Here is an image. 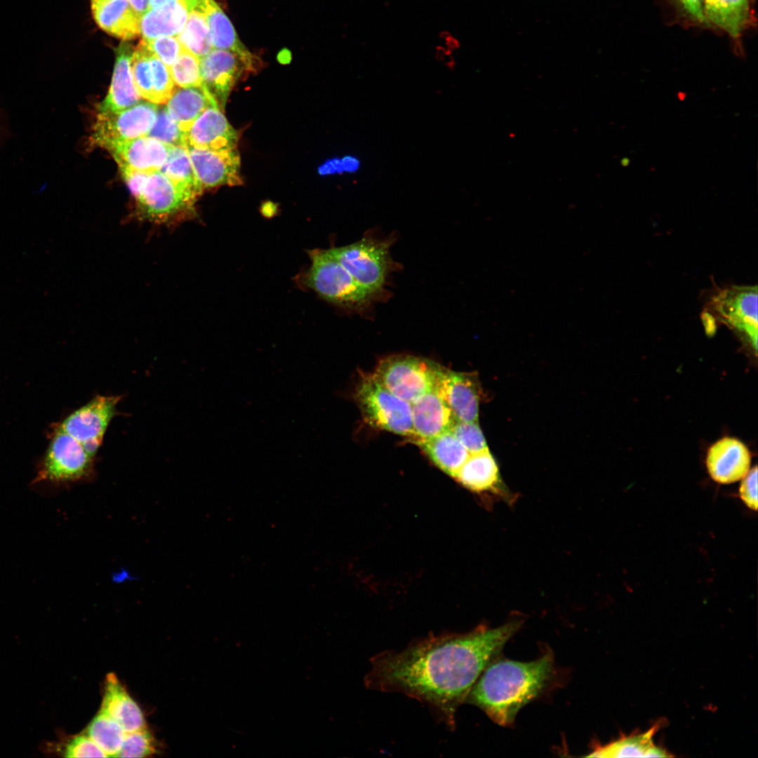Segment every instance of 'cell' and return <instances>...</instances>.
<instances>
[{"label":"cell","mask_w":758,"mask_h":758,"mask_svg":"<svg viewBox=\"0 0 758 758\" xmlns=\"http://www.w3.org/2000/svg\"><path fill=\"white\" fill-rule=\"evenodd\" d=\"M521 624L514 620L496 628L480 625L466 633L430 634L399 651H383L371 658L365 685L425 703L453 729L457 709Z\"/></svg>","instance_id":"cell-1"},{"label":"cell","mask_w":758,"mask_h":758,"mask_svg":"<svg viewBox=\"0 0 758 758\" xmlns=\"http://www.w3.org/2000/svg\"><path fill=\"white\" fill-rule=\"evenodd\" d=\"M553 668L550 651L530 662L493 660L477 680L466 701L481 709L496 724L510 726L519 711L546 687Z\"/></svg>","instance_id":"cell-2"},{"label":"cell","mask_w":758,"mask_h":758,"mask_svg":"<svg viewBox=\"0 0 758 758\" xmlns=\"http://www.w3.org/2000/svg\"><path fill=\"white\" fill-rule=\"evenodd\" d=\"M394 241V235L382 237L370 230L352 244L329 249L354 279L380 302L390 298L389 277L399 269L390 253Z\"/></svg>","instance_id":"cell-3"},{"label":"cell","mask_w":758,"mask_h":758,"mask_svg":"<svg viewBox=\"0 0 758 758\" xmlns=\"http://www.w3.org/2000/svg\"><path fill=\"white\" fill-rule=\"evenodd\" d=\"M311 265L302 275L304 286L348 312L371 314L376 300L342 265L330 249L309 251Z\"/></svg>","instance_id":"cell-4"},{"label":"cell","mask_w":758,"mask_h":758,"mask_svg":"<svg viewBox=\"0 0 758 758\" xmlns=\"http://www.w3.org/2000/svg\"><path fill=\"white\" fill-rule=\"evenodd\" d=\"M354 399L364 421L370 426L410 440L414 437L411 403L390 392L373 373L360 376Z\"/></svg>","instance_id":"cell-5"},{"label":"cell","mask_w":758,"mask_h":758,"mask_svg":"<svg viewBox=\"0 0 758 758\" xmlns=\"http://www.w3.org/2000/svg\"><path fill=\"white\" fill-rule=\"evenodd\" d=\"M140 219L171 224L192 213L195 199L182 192L160 171L149 173L134 196Z\"/></svg>","instance_id":"cell-6"},{"label":"cell","mask_w":758,"mask_h":758,"mask_svg":"<svg viewBox=\"0 0 758 758\" xmlns=\"http://www.w3.org/2000/svg\"><path fill=\"white\" fill-rule=\"evenodd\" d=\"M439 366L415 356L395 354L382 359L373 374L394 394L412 403L434 389Z\"/></svg>","instance_id":"cell-7"},{"label":"cell","mask_w":758,"mask_h":758,"mask_svg":"<svg viewBox=\"0 0 758 758\" xmlns=\"http://www.w3.org/2000/svg\"><path fill=\"white\" fill-rule=\"evenodd\" d=\"M158 105L140 101L121 111H98L92 134L94 144L107 148L121 141L147 136L157 117Z\"/></svg>","instance_id":"cell-8"},{"label":"cell","mask_w":758,"mask_h":758,"mask_svg":"<svg viewBox=\"0 0 758 758\" xmlns=\"http://www.w3.org/2000/svg\"><path fill=\"white\" fill-rule=\"evenodd\" d=\"M93 463L83 445L58 427L36 480L59 483L85 479L93 474Z\"/></svg>","instance_id":"cell-9"},{"label":"cell","mask_w":758,"mask_h":758,"mask_svg":"<svg viewBox=\"0 0 758 758\" xmlns=\"http://www.w3.org/2000/svg\"><path fill=\"white\" fill-rule=\"evenodd\" d=\"M120 399L119 396L98 395L70 414L59 428L79 441L95 459Z\"/></svg>","instance_id":"cell-10"},{"label":"cell","mask_w":758,"mask_h":758,"mask_svg":"<svg viewBox=\"0 0 758 758\" xmlns=\"http://www.w3.org/2000/svg\"><path fill=\"white\" fill-rule=\"evenodd\" d=\"M727 324L745 333L754 350L757 347V286H733L720 291L711 303Z\"/></svg>","instance_id":"cell-11"},{"label":"cell","mask_w":758,"mask_h":758,"mask_svg":"<svg viewBox=\"0 0 758 758\" xmlns=\"http://www.w3.org/2000/svg\"><path fill=\"white\" fill-rule=\"evenodd\" d=\"M434 390L457 420L477 422L479 387L472 375L453 371L439 365Z\"/></svg>","instance_id":"cell-12"},{"label":"cell","mask_w":758,"mask_h":758,"mask_svg":"<svg viewBox=\"0 0 758 758\" xmlns=\"http://www.w3.org/2000/svg\"><path fill=\"white\" fill-rule=\"evenodd\" d=\"M238 132L231 126L215 100L184 133L186 147L212 151L237 149Z\"/></svg>","instance_id":"cell-13"},{"label":"cell","mask_w":758,"mask_h":758,"mask_svg":"<svg viewBox=\"0 0 758 758\" xmlns=\"http://www.w3.org/2000/svg\"><path fill=\"white\" fill-rule=\"evenodd\" d=\"M248 69L235 53L212 49L200 58L202 85L224 111L230 93L244 72Z\"/></svg>","instance_id":"cell-14"},{"label":"cell","mask_w":758,"mask_h":758,"mask_svg":"<svg viewBox=\"0 0 758 758\" xmlns=\"http://www.w3.org/2000/svg\"><path fill=\"white\" fill-rule=\"evenodd\" d=\"M196 177L203 190L239 185L241 160L237 149L212 151L187 147Z\"/></svg>","instance_id":"cell-15"},{"label":"cell","mask_w":758,"mask_h":758,"mask_svg":"<svg viewBox=\"0 0 758 758\" xmlns=\"http://www.w3.org/2000/svg\"><path fill=\"white\" fill-rule=\"evenodd\" d=\"M751 455L740 441L724 437L708 450L706 466L710 477L720 484H731L743 479L749 472Z\"/></svg>","instance_id":"cell-16"},{"label":"cell","mask_w":758,"mask_h":758,"mask_svg":"<svg viewBox=\"0 0 758 758\" xmlns=\"http://www.w3.org/2000/svg\"><path fill=\"white\" fill-rule=\"evenodd\" d=\"M170 146L154 138L143 136L114 143L106 149L112 154L118 166L152 173L160 171Z\"/></svg>","instance_id":"cell-17"},{"label":"cell","mask_w":758,"mask_h":758,"mask_svg":"<svg viewBox=\"0 0 758 758\" xmlns=\"http://www.w3.org/2000/svg\"><path fill=\"white\" fill-rule=\"evenodd\" d=\"M414 437L429 439L450 430L456 420L452 411L433 389L411 403Z\"/></svg>","instance_id":"cell-18"},{"label":"cell","mask_w":758,"mask_h":758,"mask_svg":"<svg viewBox=\"0 0 758 758\" xmlns=\"http://www.w3.org/2000/svg\"><path fill=\"white\" fill-rule=\"evenodd\" d=\"M133 52L132 46L127 43H122L117 48L111 85L98 111H121L141 100L131 69Z\"/></svg>","instance_id":"cell-19"},{"label":"cell","mask_w":758,"mask_h":758,"mask_svg":"<svg viewBox=\"0 0 758 758\" xmlns=\"http://www.w3.org/2000/svg\"><path fill=\"white\" fill-rule=\"evenodd\" d=\"M93 18L107 34L131 40L140 34L139 16L126 0H90Z\"/></svg>","instance_id":"cell-20"},{"label":"cell","mask_w":758,"mask_h":758,"mask_svg":"<svg viewBox=\"0 0 758 758\" xmlns=\"http://www.w3.org/2000/svg\"><path fill=\"white\" fill-rule=\"evenodd\" d=\"M208 25L213 48L237 54L248 71H254L258 63L254 56L240 41L232 22L214 0H200Z\"/></svg>","instance_id":"cell-21"},{"label":"cell","mask_w":758,"mask_h":758,"mask_svg":"<svg viewBox=\"0 0 758 758\" xmlns=\"http://www.w3.org/2000/svg\"><path fill=\"white\" fill-rule=\"evenodd\" d=\"M100 711L117 722L126 733L146 728L142 712L114 673L107 675Z\"/></svg>","instance_id":"cell-22"},{"label":"cell","mask_w":758,"mask_h":758,"mask_svg":"<svg viewBox=\"0 0 758 758\" xmlns=\"http://www.w3.org/2000/svg\"><path fill=\"white\" fill-rule=\"evenodd\" d=\"M189 13L186 0H173L154 9H148L139 17L142 40L147 41L166 36H177L183 29Z\"/></svg>","instance_id":"cell-23"},{"label":"cell","mask_w":758,"mask_h":758,"mask_svg":"<svg viewBox=\"0 0 758 758\" xmlns=\"http://www.w3.org/2000/svg\"><path fill=\"white\" fill-rule=\"evenodd\" d=\"M418 446L442 471L455 477L470 456L463 444L448 430L435 437L411 441Z\"/></svg>","instance_id":"cell-24"},{"label":"cell","mask_w":758,"mask_h":758,"mask_svg":"<svg viewBox=\"0 0 758 758\" xmlns=\"http://www.w3.org/2000/svg\"><path fill=\"white\" fill-rule=\"evenodd\" d=\"M214 100L203 85L179 87L173 90L166 102V108L185 133Z\"/></svg>","instance_id":"cell-25"},{"label":"cell","mask_w":758,"mask_h":758,"mask_svg":"<svg viewBox=\"0 0 758 758\" xmlns=\"http://www.w3.org/2000/svg\"><path fill=\"white\" fill-rule=\"evenodd\" d=\"M455 478L473 491H496L499 489L498 465L488 449L470 454Z\"/></svg>","instance_id":"cell-26"},{"label":"cell","mask_w":758,"mask_h":758,"mask_svg":"<svg viewBox=\"0 0 758 758\" xmlns=\"http://www.w3.org/2000/svg\"><path fill=\"white\" fill-rule=\"evenodd\" d=\"M704 14L731 36L738 37L750 18L749 0H704Z\"/></svg>","instance_id":"cell-27"},{"label":"cell","mask_w":758,"mask_h":758,"mask_svg":"<svg viewBox=\"0 0 758 758\" xmlns=\"http://www.w3.org/2000/svg\"><path fill=\"white\" fill-rule=\"evenodd\" d=\"M189 13L185 25L177 36L182 47L199 59L213 49L206 14L200 0H186Z\"/></svg>","instance_id":"cell-28"},{"label":"cell","mask_w":758,"mask_h":758,"mask_svg":"<svg viewBox=\"0 0 758 758\" xmlns=\"http://www.w3.org/2000/svg\"><path fill=\"white\" fill-rule=\"evenodd\" d=\"M656 731L653 726L643 734L623 738L604 746L596 747L590 757H666L669 754L655 746L651 738Z\"/></svg>","instance_id":"cell-29"},{"label":"cell","mask_w":758,"mask_h":758,"mask_svg":"<svg viewBox=\"0 0 758 758\" xmlns=\"http://www.w3.org/2000/svg\"><path fill=\"white\" fill-rule=\"evenodd\" d=\"M160 171L195 200L204 191L196 177L185 146H170L167 158Z\"/></svg>","instance_id":"cell-30"},{"label":"cell","mask_w":758,"mask_h":758,"mask_svg":"<svg viewBox=\"0 0 758 758\" xmlns=\"http://www.w3.org/2000/svg\"><path fill=\"white\" fill-rule=\"evenodd\" d=\"M126 731L112 717L100 711L87 728V736L107 755L116 757L122 745Z\"/></svg>","instance_id":"cell-31"},{"label":"cell","mask_w":758,"mask_h":758,"mask_svg":"<svg viewBox=\"0 0 758 758\" xmlns=\"http://www.w3.org/2000/svg\"><path fill=\"white\" fill-rule=\"evenodd\" d=\"M131 69L134 83L140 95L153 102L154 90L149 50L143 40L134 49Z\"/></svg>","instance_id":"cell-32"},{"label":"cell","mask_w":758,"mask_h":758,"mask_svg":"<svg viewBox=\"0 0 758 758\" xmlns=\"http://www.w3.org/2000/svg\"><path fill=\"white\" fill-rule=\"evenodd\" d=\"M173 83L178 87L200 86V59L182 48L175 62L169 67Z\"/></svg>","instance_id":"cell-33"},{"label":"cell","mask_w":758,"mask_h":758,"mask_svg":"<svg viewBox=\"0 0 758 758\" xmlns=\"http://www.w3.org/2000/svg\"><path fill=\"white\" fill-rule=\"evenodd\" d=\"M147 136L168 145L185 146L184 133L169 115L165 106H158L155 122Z\"/></svg>","instance_id":"cell-34"},{"label":"cell","mask_w":758,"mask_h":758,"mask_svg":"<svg viewBox=\"0 0 758 758\" xmlns=\"http://www.w3.org/2000/svg\"><path fill=\"white\" fill-rule=\"evenodd\" d=\"M149 62L154 90L153 102H166L174 90L169 67L149 51Z\"/></svg>","instance_id":"cell-35"},{"label":"cell","mask_w":758,"mask_h":758,"mask_svg":"<svg viewBox=\"0 0 758 758\" xmlns=\"http://www.w3.org/2000/svg\"><path fill=\"white\" fill-rule=\"evenodd\" d=\"M155 740L146 728L126 733L116 757H145L155 752Z\"/></svg>","instance_id":"cell-36"},{"label":"cell","mask_w":758,"mask_h":758,"mask_svg":"<svg viewBox=\"0 0 758 758\" xmlns=\"http://www.w3.org/2000/svg\"><path fill=\"white\" fill-rule=\"evenodd\" d=\"M449 431L467 451L476 453L488 450L486 440L477 422L456 420Z\"/></svg>","instance_id":"cell-37"},{"label":"cell","mask_w":758,"mask_h":758,"mask_svg":"<svg viewBox=\"0 0 758 758\" xmlns=\"http://www.w3.org/2000/svg\"><path fill=\"white\" fill-rule=\"evenodd\" d=\"M144 41L147 48L168 67L175 62L183 48L177 36H160Z\"/></svg>","instance_id":"cell-38"},{"label":"cell","mask_w":758,"mask_h":758,"mask_svg":"<svg viewBox=\"0 0 758 758\" xmlns=\"http://www.w3.org/2000/svg\"><path fill=\"white\" fill-rule=\"evenodd\" d=\"M65 757H108L106 753L88 736L74 738L67 745Z\"/></svg>","instance_id":"cell-39"},{"label":"cell","mask_w":758,"mask_h":758,"mask_svg":"<svg viewBox=\"0 0 758 758\" xmlns=\"http://www.w3.org/2000/svg\"><path fill=\"white\" fill-rule=\"evenodd\" d=\"M739 488L741 500L754 511L757 509V467L755 466L743 478Z\"/></svg>","instance_id":"cell-40"},{"label":"cell","mask_w":758,"mask_h":758,"mask_svg":"<svg viewBox=\"0 0 758 758\" xmlns=\"http://www.w3.org/2000/svg\"><path fill=\"white\" fill-rule=\"evenodd\" d=\"M679 7L693 20L709 24L704 14V0H674Z\"/></svg>","instance_id":"cell-41"},{"label":"cell","mask_w":758,"mask_h":758,"mask_svg":"<svg viewBox=\"0 0 758 758\" xmlns=\"http://www.w3.org/2000/svg\"><path fill=\"white\" fill-rule=\"evenodd\" d=\"M140 17L149 9V0H126Z\"/></svg>","instance_id":"cell-42"},{"label":"cell","mask_w":758,"mask_h":758,"mask_svg":"<svg viewBox=\"0 0 758 758\" xmlns=\"http://www.w3.org/2000/svg\"><path fill=\"white\" fill-rule=\"evenodd\" d=\"M173 0H149V9H154L161 7Z\"/></svg>","instance_id":"cell-43"},{"label":"cell","mask_w":758,"mask_h":758,"mask_svg":"<svg viewBox=\"0 0 758 758\" xmlns=\"http://www.w3.org/2000/svg\"><path fill=\"white\" fill-rule=\"evenodd\" d=\"M686 95H687L686 93L683 92V91H679L677 93V98L681 101L684 100L686 99Z\"/></svg>","instance_id":"cell-44"},{"label":"cell","mask_w":758,"mask_h":758,"mask_svg":"<svg viewBox=\"0 0 758 758\" xmlns=\"http://www.w3.org/2000/svg\"><path fill=\"white\" fill-rule=\"evenodd\" d=\"M620 163L622 166H627L630 164V159L627 157H625L621 159Z\"/></svg>","instance_id":"cell-45"}]
</instances>
